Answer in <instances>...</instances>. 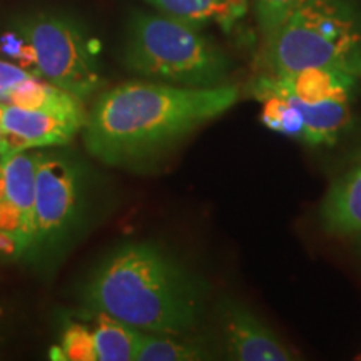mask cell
Wrapping results in <instances>:
<instances>
[{
  "label": "cell",
  "mask_w": 361,
  "mask_h": 361,
  "mask_svg": "<svg viewBox=\"0 0 361 361\" xmlns=\"http://www.w3.org/2000/svg\"><path fill=\"white\" fill-rule=\"evenodd\" d=\"M22 256L17 238L11 233L0 231V259L19 261Z\"/></svg>",
  "instance_id": "7402d4cb"
},
{
  "label": "cell",
  "mask_w": 361,
  "mask_h": 361,
  "mask_svg": "<svg viewBox=\"0 0 361 361\" xmlns=\"http://www.w3.org/2000/svg\"><path fill=\"white\" fill-rule=\"evenodd\" d=\"M123 62L141 78L184 87H218L233 69L228 54L201 27L142 11L128 20Z\"/></svg>",
  "instance_id": "3957f363"
},
{
  "label": "cell",
  "mask_w": 361,
  "mask_h": 361,
  "mask_svg": "<svg viewBox=\"0 0 361 361\" xmlns=\"http://www.w3.org/2000/svg\"><path fill=\"white\" fill-rule=\"evenodd\" d=\"M273 75L335 67L361 79V0H306L264 45Z\"/></svg>",
  "instance_id": "5b68a950"
},
{
  "label": "cell",
  "mask_w": 361,
  "mask_h": 361,
  "mask_svg": "<svg viewBox=\"0 0 361 361\" xmlns=\"http://www.w3.org/2000/svg\"><path fill=\"white\" fill-rule=\"evenodd\" d=\"M281 97H286L303 116L305 129L301 141L310 144V146L335 144L343 130L348 128L351 119L350 101H323L308 104L291 96Z\"/></svg>",
  "instance_id": "5bb4252c"
},
{
  "label": "cell",
  "mask_w": 361,
  "mask_h": 361,
  "mask_svg": "<svg viewBox=\"0 0 361 361\" xmlns=\"http://www.w3.org/2000/svg\"><path fill=\"white\" fill-rule=\"evenodd\" d=\"M35 162L37 151H20L0 157V201L12 202L20 211L29 224L30 239L34 233Z\"/></svg>",
  "instance_id": "4fadbf2b"
},
{
  "label": "cell",
  "mask_w": 361,
  "mask_h": 361,
  "mask_svg": "<svg viewBox=\"0 0 361 361\" xmlns=\"http://www.w3.org/2000/svg\"><path fill=\"white\" fill-rule=\"evenodd\" d=\"M0 54L7 57V61L20 66L22 69L29 71L30 74H35L34 49L17 27L0 35Z\"/></svg>",
  "instance_id": "ffe728a7"
},
{
  "label": "cell",
  "mask_w": 361,
  "mask_h": 361,
  "mask_svg": "<svg viewBox=\"0 0 361 361\" xmlns=\"http://www.w3.org/2000/svg\"><path fill=\"white\" fill-rule=\"evenodd\" d=\"M96 328L92 329L96 341L97 361H133L144 333L106 313H96Z\"/></svg>",
  "instance_id": "9a60e30c"
},
{
  "label": "cell",
  "mask_w": 361,
  "mask_h": 361,
  "mask_svg": "<svg viewBox=\"0 0 361 361\" xmlns=\"http://www.w3.org/2000/svg\"><path fill=\"white\" fill-rule=\"evenodd\" d=\"M94 179L74 152L59 147L37 151L34 233L20 261L51 271L66 258L92 221Z\"/></svg>",
  "instance_id": "277c9868"
},
{
  "label": "cell",
  "mask_w": 361,
  "mask_h": 361,
  "mask_svg": "<svg viewBox=\"0 0 361 361\" xmlns=\"http://www.w3.org/2000/svg\"><path fill=\"white\" fill-rule=\"evenodd\" d=\"M322 224L333 234H361V164L338 178L322 202Z\"/></svg>",
  "instance_id": "8fae6325"
},
{
  "label": "cell",
  "mask_w": 361,
  "mask_h": 361,
  "mask_svg": "<svg viewBox=\"0 0 361 361\" xmlns=\"http://www.w3.org/2000/svg\"><path fill=\"white\" fill-rule=\"evenodd\" d=\"M35 54V75L87 102L102 89L96 42L78 22L56 13H35L17 24Z\"/></svg>",
  "instance_id": "8992f818"
},
{
  "label": "cell",
  "mask_w": 361,
  "mask_h": 361,
  "mask_svg": "<svg viewBox=\"0 0 361 361\" xmlns=\"http://www.w3.org/2000/svg\"><path fill=\"white\" fill-rule=\"evenodd\" d=\"M52 360L97 361L92 329L79 323H69L61 338V345L51 350Z\"/></svg>",
  "instance_id": "ac0fdd59"
},
{
  "label": "cell",
  "mask_w": 361,
  "mask_h": 361,
  "mask_svg": "<svg viewBox=\"0 0 361 361\" xmlns=\"http://www.w3.org/2000/svg\"><path fill=\"white\" fill-rule=\"evenodd\" d=\"M361 79L335 67H308L283 75H266L255 85L261 101L268 96H291L316 104L323 101H351Z\"/></svg>",
  "instance_id": "9c48e42d"
},
{
  "label": "cell",
  "mask_w": 361,
  "mask_h": 361,
  "mask_svg": "<svg viewBox=\"0 0 361 361\" xmlns=\"http://www.w3.org/2000/svg\"><path fill=\"white\" fill-rule=\"evenodd\" d=\"M219 329L229 360L291 361L296 356L259 316L239 301L219 305Z\"/></svg>",
  "instance_id": "52a82bcc"
},
{
  "label": "cell",
  "mask_w": 361,
  "mask_h": 361,
  "mask_svg": "<svg viewBox=\"0 0 361 361\" xmlns=\"http://www.w3.org/2000/svg\"><path fill=\"white\" fill-rule=\"evenodd\" d=\"M6 102L22 107V109L39 111L57 116L61 119L74 121L82 128L89 117L82 99L35 74H30L29 78L17 84L8 92Z\"/></svg>",
  "instance_id": "30bf717a"
},
{
  "label": "cell",
  "mask_w": 361,
  "mask_h": 361,
  "mask_svg": "<svg viewBox=\"0 0 361 361\" xmlns=\"http://www.w3.org/2000/svg\"><path fill=\"white\" fill-rule=\"evenodd\" d=\"M206 301L202 279L151 241L114 247L80 288V305L87 313H106L152 335H189L200 326Z\"/></svg>",
  "instance_id": "7a4b0ae2"
},
{
  "label": "cell",
  "mask_w": 361,
  "mask_h": 361,
  "mask_svg": "<svg viewBox=\"0 0 361 361\" xmlns=\"http://www.w3.org/2000/svg\"><path fill=\"white\" fill-rule=\"evenodd\" d=\"M29 75V71L22 69L20 66L13 64L11 61L0 59V102H6L8 92Z\"/></svg>",
  "instance_id": "44dd1931"
},
{
  "label": "cell",
  "mask_w": 361,
  "mask_h": 361,
  "mask_svg": "<svg viewBox=\"0 0 361 361\" xmlns=\"http://www.w3.org/2000/svg\"><path fill=\"white\" fill-rule=\"evenodd\" d=\"M238 101L239 90L229 84L184 87L128 80L97 96L82 129L84 147L106 166L146 168Z\"/></svg>",
  "instance_id": "6da1fadb"
},
{
  "label": "cell",
  "mask_w": 361,
  "mask_h": 361,
  "mask_svg": "<svg viewBox=\"0 0 361 361\" xmlns=\"http://www.w3.org/2000/svg\"><path fill=\"white\" fill-rule=\"evenodd\" d=\"M305 2L306 0H252L263 47L271 42L284 22L290 19L291 13Z\"/></svg>",
  "instance_id": "d6986e66"
},
{
  "label": "cell",
  "mask_w": 361,
  "mask_h": 361,
  "mask_svg": "<svg viewBox=\"0 0 361 361\" xmlns=\"http://www.w3.org/2000/svg\"><path fill=\"white\" fill-rule=\"evenodd\" d=\"M159 13L188 24L206 27L219 25L224 32L234 29L239 20L245 19L247 0H146Z\"/></svg>",
  "instance_id": "7c38bea8"
},
{
  "label": "cell",
  "mask_w": 361,
  "mask_h": 361,
  "mask_svg": "<svg viewBox=\"0 0 361 361\" xmlns=\"http://www.w3.org/2000/svg\"><path fill=\"white\" fill-rule=\"evenodd\" d=\"M263 102L264 106L263 112H261V121L266 128L301 141L305 129L301 112L286 97L281 96H268L263 99Z\"/></svg>",
  "instance_id": "e0dca14e"
},
{
  "label": "cell",
  "mask_w": 361,
  "mask_h": 361,
  "mask_svg": "<svg viewBox=\"0 0 361 361\" xmlns=\"http://www.w3.org/2000/svg\"><path fill=\"white\" fill-rule=\"evenodd\" d=\"M180 336L144 333L139 343L137 361H197L211 360L213 355L200 341L178 340Z\"/></svg>",
  "instance_id": "2e32d148"
},
{
  "label": "cell",
  "mask_w": 361,
  "mask_h": 361,
  "mask_svg": "<svg viewBox=\"0 0 361 361\" xmlns=\"http://www.w3.org/2000/svg\"><path fill=\"white\" fill-rule=\"evenodd\" d=\"M2 135H4V130H2V124H0V139H2Z\"/></svg>",
  "instance_id": "603a6c76"
},
{
  "label": "cell",
  "mask_w": 361,
  "mask_h": 361,
  "mask_svg": "<svg viewBox=\"0 0 361 361\" xmlns=\"http://www.w3.org/2000/svg\"><path fill=\"white\" fill-rule=\"evenodd\" d=\"M0 157L32 149L62 147L84 128L74 121L0 102Z\"/></svg>",
  "instance_id": "ba28073f"
}]
</instances>
